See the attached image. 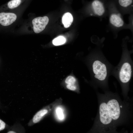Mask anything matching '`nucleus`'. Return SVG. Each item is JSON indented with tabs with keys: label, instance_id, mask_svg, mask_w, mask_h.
<instances>
[{
	"label": "nucleus",
	"instance_id": "4468645a",
	"mask_svg": "<svg viewBox=\"0 0 133 133\" xmlns=\"http://www.w3.org/2000/svg\"><path fill=\"white\" fill-rule=\"evenodd\" d=\"M118 3L120 6L126 8L132 6L133 0H118Z\"/></svg>",
	"mask_w": 133,
	"mask_h": 133
},
{
	"label": "nucleus",
	"instance_id": "6e6552de",
	"mask_svg": "<svg viewBox=\"0 0 133 133\" xmlns=\"http://www.w3.org/2000/svg\"><path fill=\"white\" fill-rule=\"evenodd\" d=\"M92 8L94 13L96 15L101 16L104 13L105 9L103 2L100 0H94L91 4Z\"/></svg>",
	"mask_w": 133,
	"mask_h": 133
},
{
	"label": "nucleus",
	"instance_id": "2eb2a0df",
	"mask_svg": "<svg viewBox=\"0 0 133 133\" xmlns=\"http://www.w3.org/2000/svg\"><path fill=\"white\" fill-rule=\"evenodd\" d=\"M65 83L66 84H77V80L76 78L72 76L67 77L65 80Z\"/></svg>",
	"mask_w": 133,
	"mask_h": 133
},
{
	"label": "nucleus",
	"instance_id": "0eeeda50",
	"mask_svg": "<svg viewBox=\"0 0 133 133\" xmlns=\"http://www.w3.org/2000/svg\"><path fill=\"white\" fill-rule=\"evenodd\" d=\"M17 16L14 13L2 12L0 13V23L4 26L12 24L16 19Z\"/></svg>",
	"mask_w": 133,
	"mask_h": 133
},
{
	"label": "nucleus",
	"instance_id": "9b49d317",
	"mask_svg": "<svg viewBox=\"0 0 133 133\" xmlns=\"http://www.w3.org/2000/svg\"><path fill=\"white\" fill-rule=\"evenodd\" d=\"M73 20L72 16L71 13L67 12L63 16L62 22L64 27L68 28L71 25Z\"/></svg>",
	"mask_w": 133,
	"mask_h": 133
},
{
	"label": "nucleus",
	"instance_id": "9d476101",
	"mask_svg": "<svg viewBox=\"0 0 133 133\" xmlns=\"http://www.w3.org/2000/svg\"><path fill=\"white\" fill-rule=\"evenodd\" d=\"M7 133H24L25 130L24 127L19 123H16L10 126L7 130Z\"/></svg>",
	"mask_w": 133,
	"mask_h": 133
},
{
	"label": "nucleus",
	"instance_id": "f257e3e1",
	"mask_svg": "<svg viewBox=\"0 0 133 133\" xmlns=\"http://www.w3.org/2000/svg\"><path fill=\"white\" fill-rule=\"evenodd\" d=\"M116 70L117 77L122 86L127 85L131 78L132 71V63L128 52H124Z\"/></svg>",
	"mask_w": 133,
	"mask_h": 133
},
{
	"label": "nucleus",
	"instance_id": "dca6fc26",
	"mask_svg": "<svg viewBox=\"0 0 133 133\" xmlns=\"http://www.w3.org/2000/svg\"><path fill=\"white\" fill-rule=\"evenodd\" d=\"M66 88L70 90L78 92L79 88L77 84H66Z\"/></svg>",
	"mask_w": 133,
	"mask_h": 133
},
{
	"label": "nucleus",
	"instance_id": "7ed1b4c3",
	"mask_svg": "<svg viewBox=\"0 0 133 133\" xmlns=\"http://www.w3.org/2000/svg\"><path fill=\"white\" fill-rule=\"evenodd\" d=\"M99 119L98 124L102 130L114 127V124L108 109L106 99L102 100L100 103Z\"/></svg>",
	"mask_w": 133,
	"mask_h": 133
},
{
	"label": "nucleus",
	"instance_id": "423d86ee",
	"mask_svg": "<svg viewBox=\"0 0 133 133\" xmlns=\"http://www.w3.org/2000/svg\"><path fill=\"white\" fill-rule=\"evenodd\" d=\"M49 21V18L46 16L37 17L33 19L32 23L34 32L36 33L41 32L45 29Z\"/></svg>",
	"mask_w": 133,
	"mask_h": 133
},
{
	"label": "nucleus",
	"instance_id": "6ab92c4d",
	"mask_svg": "<svg viewBox=\"0 0 133 133\" xmlns=\"http://www.w3.org/2000/svg\"><path fill=\"white\" fill-rule=\"evenodd\" d=\"M0 108H1V103H0Z\"/></svg>",
	"mask_w": 133,
	"mask_h": 133
},
{
	"label": "nucleus",
	"instance_id": "f3484780",
	"mask_svg": "<svg viewBox=\"0 0 133 133\" xmlns=\"http://www.w3.org/2000/svg\"><path fill=\"white\" fill-rule=\"evenodd\" d=\"M10 127L5 122L0 118V132L5 130H7Z\"/></svg>",
	"mask_w": 133,
	"mask_h": 133
},
{
	"label": "nucleus",
	"instance_id": "a211bd4d",
	"mask_svg": "<svg viewBox=\"0 0 133 133\" xmlns=\"http://www.w3.org/2000/svg\"><path fill=\"white\" fill-rule=\"evenodd\" d=\"M56 110V113L58 118L60 120L63 119L64 118V116L62 109L58 107H57Z\"/></svg>",
	"mask_w": 133,
	"mask_h": 133
},
{
	"label": "nucleus",
	"instance_id": "ddd939ff",
	"mask_svg": "<svg viewBox=\"0 0 133 133\" xmlns=\"http://www.w3.org/2000/svg\"><path fill=\"white\" fill-rule=\"evenodd\" d=\"M22 1V0H11L7 3V6L10 9H14L18 6Z\"/></svg>",
	"mask_w": 133,
	"mask_h": 133
},
{
	"label": "nucleus",
	"instance_id": "39448f33",
	"mask_svg": "<svg viewBox=\"0 0 133 133\" xmlns=\"http://www.w3.org/2000/svg\"><path fill=\"white\" fill-rule=\"evenodd\" d=\"M62 100L57 99L50 104L43 107L37 111L28 123L29 126H32L41 121L49 114L54 108L62 103Z\"/></svg>",
	"mask_w": 133,
	"mask_h": 133
},
{
	"label": "nucleus",
	"instance_id": "f03ea898",
	"mask_svg": "<svg viewBox=\"0 0 133 133\" xmlns=\"http://www.w3.org/2000/svg\"><path fill=\"white\" fill-rule=\"evenodd\" d=\"M92 69L95 79L100 83L107 81L109 73L108 67L105 60L99 56L94 57L92 64Z\"/></svg>",
	"mask_w": 133,
	"mask_h": 133
},
{
	"label": "nucleus",
	"instance_id": "1a4fd4ad",
	"mask_svg": "<svg viewBox=\"0 0 133 133\" xmlns=\"http://www.w3.org/2000/svg\"><path fill=\"white\" fill-rule=\"evenodd\" d=\"M109 21L111 24L116 27H121L124 24L123 20L120 16L116 13H112L111 15Z\"/></svg>",
	"mask_w": 133,
	"mask_h": 133
},
{
	"label": "nucleus",
	"instance_id": "20e7f679",
	"mask_svg": "<svg viewBox=\"0 0 133 133\" xmlns=\"http://www.w3.org/2000/svg\"><path fill=\"white\" fill-rule=\"evenodd\" d=\"M108 112L115 124L121 120L123 115L122 107L117 99L114 97L106 99Z\"/></svg>",
	"mask_w": 133,
	"mask_h": 133
},
{
	"label": "nucleus",
	"instance_id": "f8f14e48",
	"mask_svg": "<svg viewBox=\"0 0 133 133\" xmlns=\"http://www.w3.org/2000/svg\"><path fill=\"white\" fill-rule=\"evenodd\" d=\"M66 41V39L64 37L60 36L53 39L52 43L54 45L59 46L64 44Z\"/></svg>",
	"mask_w": 133,
	"mask_h": 133
}]
</instances>
